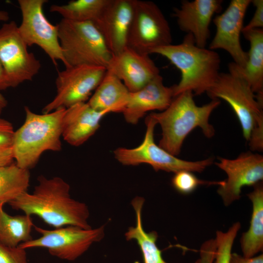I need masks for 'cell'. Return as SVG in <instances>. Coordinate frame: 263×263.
<instances>
[{
    "label": "cell",
    "mask_w": 263,
    "mask_h": 263,
    "mask_svg": "<svg viewBox=\"0 0 263 263\" xmlns=\"http://www.w3.org/2000/svg\"><path fill=\"white\" fill-rule=\"evenodd\" d=\"M21 21L19 34L28 46H39L55 65L60 60L65 64L58 38L57 25L52 24L43 11L46 0H19Z\"/></svg>",
    "instance_id": "obj_12"
},
{
    "label": "cell",
    "mask_w": 263,
    "mask_h": 263,
    "mask_svg": "<svg viewBox=\"0 0 263 263\" xmlns=\"http://www.w3.org/2000/svg\"><path fill=\"white\" fill-rule=\"evenodd\" d=\"M7 101L4 96L0 93V116L7 105Z\"/></svg>",
    "instance_id": "obj_35"
},
{
    "label": "cell",
    "mask_w": 263,
    "mask_h": 263,
    "mask_svg": "<svg viewBox=\"0 0 263 263\" xmlns=\"http://www.w3.org/2000/svg\"><path fill=\"white\" fill-rule=\"evenodd\" d=\"M109 0H75L63 5H51L50 11L56 13L63 19L75 22H94Z\"/></svg>",
    "instance_id": "obj_26"
},
{
    "label": "cell",
    "mask_w": 263,
    "mask_h": 263,
    "mask_svg": "<svg viewBox=\"0 0 263 263\" xmlns=\"http://www.w3.org/2000/svg\"><path fill=\"white\" fill-rule=\"evenodd\" d=\"M57 25L65 68L92 65L107 68L112 54L93 22L62 19Z\"/></svg>",
    "instance_id": "obj_5"
},
{
    "label": "cell",
    "mask_w": 263,
    "mask_h": 263,
    "mask_svg": "<svg viewBox=\"0 0 263 263\" xmlns=\"http://www.w3.org/2000/svg\"><path fill=\"white\" fill-rule=\"evenodd\" d=\"M34 227L40 236L19 244V247L25 249L44 248L52 256L68 261L76 260L93 244L101 241L105 235L104 225L89 229L75 225H67L52 230L35 225Z\"/></svg>",
    "instance_id": "obj_8"
},
{
    "label": "cell",
    "mask_w": 263,
    "mask_h": 263,
    "mask_svg": "<svg viewBox=\"0 0 263 263\" xmlns=\"http://www.w3.org/2000/svg\"><path fill=\"white\" fill-rule=\"evenodd\" d=\"M229 263H263V254L246 257L236 253H231Z\"/></svg>",
    "instance_id": "obj_33"
},
{
    "label": "cell",
    "mask_w": 263,
    "mask_h": 263,
    "mask_svg": "<svg viewBox=\"0 0 263 263\" xmlns=\"http://www.w3.org/2000/svg\"><path fill=\"white\" fill-rule=\"evenodd\" d=\"M108 113L93 109L87 102L66 109L62 120V137L71 146L82 145L96 132L102 118Z\"/></svg>",
    "instance_id": "obj_19"
},
{
    "label": "cell",
    "mask_w": 263,
    "mask_h": 263,
    "mask_svg": "<svg viewBox=\"0 0 263 263\" xmlns=\"http://www.w3.org/2000/svg\"><path fill=\"white\" fill-rule=\"evenodd\" d=\"M216 165L226 174L227 179L217 190L223 203L228 206L241 197L245 186H254L263 179V156L250 151L234 159L219 158Z\"/></svg>",
    "instance_id": "obj_13"
},
{
    "label": "cell",
    "mask_w": 263,
    "mask_h": 263,
    "mask_svg": "<svg viewBox=\"0 0 263 263\" xmlns=\"http://www.w3.org/2000/svg\"><path fill=\"white\" fill-rule=\"evenodd\" d=\"M10 88L9 81L0 61V91L5 90Z\"/></svg>",
    "instance_id": "obj_34"
},
{
    "label": "cell",
    "mask_w": 263,
    "mask_h": 263,
    "mask_svg": "<svg viewBox=\"0 0 263 263\" xmlns=\"http://www.w3.org/2000/svg\"><path fill=\"white\" fill-rule=\"evenodd\" d=\"M65 110L38 114L24 107V122L14 135V158L19 167L30 170L44 152L61 150L62 120Z\"/></svg>",
    "instance_id": "obj_4"
},
{
    "label": "cell",
    "mask_w": 263,
    "mask_h": 263,
    "mask_svg": "<svg viewBox=\"0 0 263 263\" xmlns=\"http://www.w3.org/2000/svg\"><path fill=\"white\" fill-rule=\"evenodd\" d=\"M9 19V13L5 10H0V22H6Z\"/></svg>",
    "instance_id": "obj_36"
},
{
    "label": "cell",
    "mask_w": 263,
    "mask_h": 263,
    "mask_svg": "<svg viewBox=\"0 0 263 263\" xmlns=\"http://www.w3.org/2000/svg\"><path fill=\"white\" fill-rule=\"evenodd\" d=\"M149 55L126 47L112 55L107 70L121 80L130 92H136L160 75L159 68Z\"/></svg>",
    "instance_id": "obj_15"
},
{
    "label": "cell",
    "mask_w": 263,
    "mask_h": 263,
    "mask_svg": "<svg viewBox=\"0 0 263 263\" xmlns=\"http://www.w3.org/2000/svg\"><path fill=\"white\" fill-rule=\"evenodd\" d=\"M130 94L123 82L107 70L87 103L98 111L122 113L128 104Z\"/></svg>",
    "instance_id": "obj_21"
},
{
    "label": "cell",
    "mask_w": 263,
    "mask_h": 263,
    "mask_svg": "<svg viewBox=\"0 0 263 263\" xmlns=\"http://www.w3.org/2000/svg\"><path fill=\"white\" fill-rule=\"evenodd\" d=\"M30 176L29 170L19 167L15 162L0 167V206L27 192Z\"/></svg>",
    "instance_id": "obj_25"
},
{
    "label": "cell",
    "mask_w": 263,
    "mask_h": 263,
    "mask_svg": "<svg viewBox=\"0 0 263 263\" xmlns=\"http://www.w3.org/2000/svg\"><path fill=\"white\" fill-rule=\"evenodd\" d=\"M193 94L186 91L174 96L170 105L159 113H151V116L162 129V137L158 145L177 156L180 152L183 142L188 134L199 127L207 138L215 134V130L209 123L213 110L220 104L219 99L198 106L193 99Z\"/></svg>",
    "instance_id": "obj_3"
},
{
    "label": "cell",
    "mask_w": 263,
    "mask_h": 263,
    "mask_svg": "<svg viewBox=\"0 0 263 263\" xmlns=\"http://www.w3.org/2000/svg\"><path fill=\"white\" fill-rule=\"evenodd\" d=\"M251 0H232L226 9L213 19L216 27L215 35L209 45V49H223L231 56L233 62L244 67L248 60V53L242 48L240 34Z\"/></svg>",
    "instance_id": "obj_14"
},
{
    "label": "cell",
    "mask_w": 263,
    "mask_h": 263,
    "mask_svg": "<svg viewBox=\"0 0 263 263\" xmlns=\"http://www.w3.org/2000/svg\"><path fill=\"white\" fill-rule=\"evenodd\" d=\"M31 216L26 215L11 216L0 206V242L8 246L17 247L33 239L34 227Z\"/></svg>",
    "instance_id": "obj_24"
},
{
    "label": "cell",
    "mask_w": 263,
    "mask_h": 263,
    "mask_svg": "<svg viewBox=\"0 0 263 263\" xmlns=\"http://www.w3.org/2000/svg\"><path fill=\"white\" fill-rule=\"evenodd\" d=\"M0 263H28L26 249L10 247L0 242Z\"/></svg>",
    "instance_id": "obj_30"
},
{
    "label": "cell",
    "mask_w": 263,
    "mask_h": 263,
    "mask_svg": "<svg viewBox=\"0 0 263 263\" xmlns=\"http://www.w3.org/2000/svg\"><path fill=\"white\" fill-rule=\"evenodd\" d=\"M250 43L248 60L244 67L233 62L228 64V72L244 79L255 94H263V29L242 31Z\"/></svg>",
    "instance_id": "obj_20"
},
{
    "label": "cell",
    "mask_w": 263,
    "mask_h": 263,
    "mask_svg": "<svg viewBox=\"0 0 263 263\" xmlns=\"http://www.w3.org/2000/svg\"><path fill=\"white\" fill-rule=\"evenodd\" d=\"M222 0H183L173 15L180 29L191 34L195 44L206 48L210 36L209 25L214 14L222 9Z\"/></svg>",
    "instance_id": "obj_17"
},
{
    "label": "cell",
    "mask_w": 263,
    "mask_h": 263,
    "mask_svg": "<svg viewBox=\"0 0 263 263\" xmlns=\"http://www.w3.org/2000/svg\"><path fill=\"white\" fill-rule=\"evenodd\" d=\"M15 131L11 122L0 117V167L15 162L13 154Z\"/></svg>",
    "instance_id": "obj_29"
},
{
    "label": "cell",
    "mask_w": 263,
    "mask_h": 263,
    "mask_svg": "<svg viewBox=\"0 0 263 263\" xmlns=\"http://www.w3.org/2000/svg\"><path fill=\"white\" fill-rule=\"evenodd\" d=\"M146 131L142 142L134 148L119 147L113 151L115 158L125 166L147 164L155 171L176 173L187 170L201 172L213 163L212 158L189 161L177 158L157 145L154 140L156 121L149 114L145 120Z\"/></svg>",
    "instance_id": "obj_6"
},
{
    "label": "cell",
    "mask_w": 263,
    "mask_h": 263,
    "mask_svg": "<svg viewBox=\"0 0 263 263\" xmlns=\"http://www.w3.org/2000/svg\"><path fill=\"white\" fill-rule=\"evenodd\" d=\"M144 198L137 196L132 201L136 215V225L129 227L125 236L127 241H135L141 251L144 263H168L162 256L156 244L158 234L155 231L147 232L142 225V210Z\"/></svg>",
    "instance_id": "obj_23"
},
{
    "label": "cell",
    "mask_w": 263,
    "mask_h": 263,
    "mask_svg": "<svg viewBox=\"0 0 263 263\" xmlns=\"http://www.w3.org/2000/svg\"><path fill=\"white\" fill-rule=\"evenodd\" d=\"M167 58L181 73L177 84L172 86L174 97L186 91L193 94L207 93L220 75L221 59L214 50L197 46L193 36L187 34L178 44H169L153 50Z\"/></svg>",
    "instance_id": "obj_2"
},
{
    "label": "cell",
    "mask_w": 263,
    "mask_h": 263,
    "mask_svg": "<svg viewBox=\"0 0 263 263\" xmlns=\"http://www.w3.org/2000/svg\"><path fill=\"white\" fill-rule=\"evenodd\" d=\"M215 239H211L203 243L200 249V258L195 263H213L216 253Z\"/></svg>",
    "instance_id": "obj_31"
},
{
    "label": "cell",
    "mask_w": 263,
    "mask_h": 263,
    "mask_svg": "<svg viewBox=\"0 0 263 263\" xmlns=\"http://www.w3.org/2000/svg\"><path fill=\"white\" fill-rule=\"evenodd\" d=\"M173 97L172 86H166L162 76L159 75L141 89L130 92L122 113L127 123L135 125L148 112L165 110Z\"/></svg>",
    "instance_id": "obj_18"
},
{
    "label": "cell",
    "mask_w": 263,
    "mask_h": 263,
    "mask_svg": "<svg viewBox=\"0 0 263 263\" xmlns=\"http://www.w3.org/2000/svg\"><path fill=\"white\" fill-rule=\"evenodd\" d=\"M224 181H209L197 178L192 172L182 170L175 173L171 180L174 188L179 192L187 194L192 192L200 185H222Z\"/></svg>",
    "instance_id": "obj_28"
},
{
    "label": "cell",
    "mask_w": 263,
    "mask_h": 263,
    "mask_svg": "<svg viewBox=\"0 0 263 263\" xmlns=\"http://www.w3.org/2000/svg\"><path fill=\"white\" fill-rule=\"evenodd\" d=\"M133 12V0H109L94 22L112 55L127 47Z\"/></svg>",
    "instance_id": "obj_16"
},
{
    "label": "cell",
    "mask_w": 263,
    "mask_h": 263,
    "mask_svg": "<svg viewBox=\"0 0 263 263\" xmlns=\"http://www.w3.org/2000/svg\"><path fill=\"white\" fill-rule=\"evenodd\" d=\"M211 99H222L231 107L248 141L254 127L263 121V101L257 99L248 83L231 73H220L212 87L207 92Z\"/></svg>",
    "instance_id": "obj_7"
},
{
    "label": "cell",
    "mask_w": 263,
    "mask_h": 263,
    "mask_svg": "<svg viewBox=\"0 0 263 263\" xmlns=\"http://www.w3.org/2000/svg\"><path fill=\"white\" fill-rule=\"evenodd\" d=\"M133 1L127 47L150 55L157 48L171 44L172 37L169 23L158 5L149 0Z\"/></svg>",
    "instance_id": "obj_9"
},
{
    "label": "cell",
    "mask_w": 263,
    "mask_h": 263,
    "mask_svg": "<svg viewBox=\"0 0 263 263\" xmlns=\"http://www.w3.org/2000/svg\"><path fill=\"white\" fill-rule=\"evenodd\" d=\"M247 194L252 204V212L248 230L240 239L241 250L246 257L254 256L263 249V186L262 182L255 185Z\"/></svg>",
    "instance_id": "obj_22"
},
{
    "label": "cell",
    "mask_w": 263,
    "mask_h": 263,
    "mask_svg": "<svg viewBox=\"0 0 263 263\" xmlns=\"http://www.w3.org/2000/svg\"><path fill=\"white\" fill-rule=\"evenodd\" d=\"M251 3L255 7L254 15L248 22L244 27L242 31L256 29H263V0H252Z\"/></svg>",
    "instance_id": "obj_32"
},
{
    "label": "cell",
    "mask_w": 263,
    "mask_h": 263,
    "mask_svg": "<svg viewBox=\"0 0 263 263\" xmlns=\"http://www.w3.org/2000/svg\"><path fill=\"white\" fill-rule=\"evenodd\" d=\"M107 68L98 66L77 65L59 72L56 80V94L42 109V113L67 109L86 102L104 77Z\"/></svg>",
    "instance_id": "obj_10"
},
{
    "label": "cell",
    "mask_w": 263,
    "mask_h": 263,
    "mask_svg": "<svg viewBox=\"0 0 263 263\" xmlns=\"http://www.w3.org/2000/svg\"><path fill=\"white\" fill-rule=\"evenodd\" d=\"M27 47L15 21L2 25L0 28V61L11 88L32 80L41 68L40 61Z\"/></svg>",
    "instance_id": "obj_11"
},
{
    "label": "cell",
    "mask_w": 263,
    "mask_h": 263,
    "mask_svg": "<svg viewBox=\"0 0 263 263\" xmlns=\"http://www.w3.org/2000/svg\"><path fill=\"white\" fill-rule=\"evenodd\" d=\"M38 181L32 193L26 192L8 204L13 209L36 215L55 228L67 225L92 228L88 223V206L71 197L67 182L60 177L42 175Z\"/></svg>",
    "instance_id": "obj_1"
},
{
    "label": "cell",
    "mask_w": 263,
    "mask_h": 263,
    "mask_svg": "<svg viewBox=\"0 0 263 263\" xmlns=\"http://www.w3.org/2000/svg\"><path fill=\"white\" fill-rule=\"evenodd\" d=\"M241 226L240 223L237 222L226 232L216 231L215 239L217 249L214 263H229L232 247Z\"/></svg>",
    "instance_id": "obj_27"
}]
</instances>
